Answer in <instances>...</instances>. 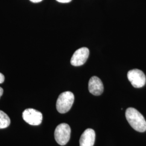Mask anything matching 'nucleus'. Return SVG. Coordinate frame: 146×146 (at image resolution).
Here are the masks:
<instances>
[{
	"instance_id": "10",
	"label": "nucleus",
	"mask_w": 146,
	"mask_h": 146,
	"mask_svg": "<svg viewBox=\"0 0 146 146\" xmlns=\"http://www.w3.org/2000/svg\"><path fill=\"white\" fill-rule=\"evenodd\" d=\"M5 81V76L0 73V84H2Z\"/></svg>"
},
{
	"instance_id": "4",
	"label": "nucleus",
	"mask_w": 146,
	"mask_h": 146,
	"mask_svg": "<svg viewBox=\"0 0 146 146\" xmlns=\"http://www.w3.org/2000/svg\"><path fill=\"white\" fill-rule=\"evenodd\" d=\"M127 78L132 86L136 88H141L146 84V76L141 70L134 69L129 70L127 74Z\"/></svg>"
},
{
	"instance_id": "8",
	"label": "nucleus",
	"mask_w": 146,
	"mask_h": 146,
	"mask_svg": "<svg viewBox=\"0 0 146 146\" xmlns=\"http://www.w3.org/2000/svg\"><path fill=\"white\" fill-rule=\"evenodd\" d=\"M95 140V131L88 128L82 133L80 139V146H93Z\"/></svg>"
},
{
	"instance_id": "1",
	"label": "nucleus",
	"mask_w": 146,
	"mask_h": 146,
	"mask_svg": "<svg viewBox=\"0 0 146 146\" xmlns=\"http://www.w3.org/2000/svg\"><path fill=\"white\" fill-rule=\"evenodd\" d=\"M125 117L134 130L141 133L146 131V120L138 110L134 108H128L125 111Z\"/></svg>"
},
{
	"instance_id": "7",
	"label": "nucleus",
	"mask_w": 146,
	"mask_h": 146,
	"mask_svg": "<svg viewBox=\"0 0 146 146\" xmlns=\"http://www.w3.org/2000/svg\"><path fill=\"white\" fill-rule=\"evenodd\" d=\"M88 89L91 94L99 96L102 94L104 92V84L98 77L94 76L89 81Z\"/></svg>"
},
{
	"instance_id": "12",
	"label": "nucleus",
	"mask_w": 146,
	"mask_h": 146,
	"mask_svg": "<svg viewBox=\"0 0 146 146\" xmlns=\"http://www.w3.org/2000/svg\"><path fill=\"white\" fill-rule=\"evenodd\" d=\"M31 2L33 3H38L42 1V0H30Z\"/></svg>"
},
{
	"instance_id": "3",
	"label": "nucleus",
	"mask_w": 146,
	"mask_h": 146,
	"mask_svg": "<svg viewBox=\"0 0 146 146\" xmlns=\"http://www.w3.org/2000/svg\"><path fill=\"white\" fill-rule=\"evenodd\" d=\"M71 129L67 123H61L56 127L55 132V139L58 144L64 146L68 143L70 137Z\"/></svg>"
},
{
	"instance_id": "9",
	"label": "nucleus",
	"mask_w": 146,
	"mask_h": 146,
	"mask_svg": "<svg viewBox=\"0 0 146 146\" xmlns=\"http://www.w3.org/2000/svg\"><path fill=\"white\" fill-rule=\"evenodd\" d=\"M11 124V119L7 114L0 110V129L7 128Z\"/></svg>"
},
{
	"instance_id": "2",
	"label": "nucleus",
	"mask_w": 146,
	"mask_h": 146,
	"mask_svg": "<svg viewBox=\"0 0 146 146\" xmlns=\"http://www.w3.org/2000/svg\"><path fill=\"white\" fill-rule=\"evenodd\" d=\"M74 101V95L70 92L60 94L56 101V109L60 113L64 114L71 109Z\"/></svg>"
},
{
	"instance_id": "5",
	"label": "nucleus",
	"mask_w": 146,
	"mask_h": 146,
	"mask_svg": "<svg viewBox=\"0 0 146 146\" xmlns=\"http://www.w3.org/2000/svg\"><path fill=\"white\" fill-rule=\"evenodd\" d=\"M22 117L27 123L33 125H40L43 119L42 113L33 108L25 110L22 113Z\"/></svg>"
},
{
	"instance_id": "13",
	"label": "nucleus",
	"mask_w": 146,
	"mask_h": 146,
	"mask_svg": "<svg viewBox=\"0 0 146 146\" xmlns=\"http://www.w3.org/2000/svg\"><path fill=\"white\" fill-rule=\"evenodd\" d=\"M3 90L1 87H0V98L2 96V95H3Z\"/></svg>"
},
{
	"instance_id": "6",
	"label": "nucleus",
	"mask_w": 146,
	"mask_h": 146,
	"mask_svg": "<svg viewBox=\"0 0 146 146\" xmlns=\"http://www.w3.org/2000/svg\"><path fill=\"white\" fill-rule=\"evenodd\" d=\"M89 54V50L86 47H82L76 50L71 58V64L76 67L83 65L87 61Z\"/></svg>"
},
{
	"instance_id": "11",
	"label": "nucleus",
	"mask_w": 146,
	"mask_h": 146,
	"mask_svg": "<svg viewBox=\"0 0 146 146\" xmlns=\"http://www.w3.org/2000/svg\"><path fill=\"white\" fill-rule=\"evenodd\" d=\"M60 3H69L72 1V0H56Z\"/></svg>"
}]
</instances>
